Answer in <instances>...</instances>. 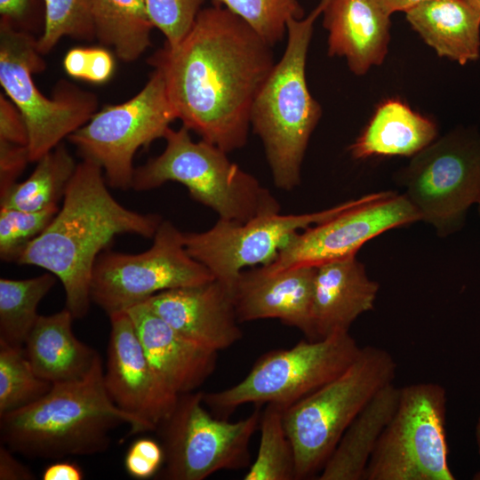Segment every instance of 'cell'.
<instances>
[{"instance_id":"obj_1","label":"cell","mask_w":480,"mask_h":480,"mask_svg":"<svg viewBox=\"0 0 480 480\" xmlns=\"http://www.w3.org/2000/svg\"><path fill=\"white\" fill-rule=\"evenodd\" d=\"M272 47L214 4L200 11L177 46L164 45L148 62L183 126L229 153L247 142L253 100L276 63Z\"/></svg>"},{"instance_id":"obj_2","label":"cell","mask_w":480,"mask_h":480,"mask_svg":"<svg viewBox=\"0 0 480 480\" xmlns=\"http://www.w3.org/2000/svg\"><path fill=\"white\" fill-rule=\"evenodd\" d=\"M162 219L119 204L107 188L100 166L83 159L66 189L63 203L45 230L30 242L17 263L43 268L60 280L66 308L75 318L89 311L94 264L122 234L151 238Z\"/></svg>"},{"instance_id":"obj_3","label":"cell","mask_w":480,"mask_h":480,"mask_svg":"<svg viewBox=\"0 0 480 480\" xmlns=\"http://www.w3.org/2000/svg\"><path fill=\"white\" fill-rule=\"evenodd\" d=\"M128 424L129 435L154 431L110 398L98 355L82 379L53 383L36 402L0 416L1 443L29 458L60 459L103 452L110 433Z\"/></svg>"},{"instance_id":"obj_4","label":"cell","mask_w":480,"mask_h":480,"mask_svg":"<svg viewBox=\"0 0 480 480\" xmlns=\"http://www.w3.org/2000/svg\"><path fill=\"white\" fill-rule=\"evenodd\" d=\"M327 3L320 0L308 16L288 20L284 54L251 109L250 124L263 143L274 184L286 191L300 182L304 155L322 114L308 87L306 62L315 21Z\"/></svg>"},{"instance_id":"obj_5","label":"cell","mask_w":480,"mask_h":480,"mask_svg":"<svg viewBox=\"0 0 480 480\" xmlns=\"http://www.w3.org/2000/svg\"><path fill=\"white\" fill-rule=\"evenodd\" d=\"M164 139L163 153L135 169L132 189L148 191L167 181L179 182L219 219L238 222L280 212L269 190L231 162L219 147L204 140L194 141L183 125L178 130L170 127Z\"/></svg>"},{"instance_id":"obj_6","label":"cell","mask_w":480,"mask_h":480,"mask_svg":"<svg viewBox=\"0 0 480 480\" xmlns=\"http://www.w3.org/2000/svg\"><path fill=\"white\" fill-rule=\"evenodd\" d=\"M397 364L386 349L361 348L339 376L284 411V423L292 444L297 479L320 472L341 436L385 386L394 381Z\"/></svg>"},{"instance_id":"obj_7","label":"cell","mask_w":480,"mask_h":480,"mask_svg":"<svg viewBox=\"0 0 480 480\" xmlns=\"http://www.w3.org/2000/svg\"><path fill=\"white\" fill-rule=\"evenodd\" d=\"M360 349L349 332L300 340L292 348L263 355L240 382L204 393L203 400L223 417L249 403L276 404L285 409L339 376Z\"/></svg>"},{"instance_id":"obj_8","label":"cell","mask_w":480,"mask_h":480,"mask_svg":"<svg viewBox=\"0 0 480 480\" xmlns=\"http://www.w3.org/2000/svg\"><path fill=\"white\" fill-rule=\"evenodd\" d=\"M447 396L434 382L400 388L396 409L364 480H454L445 429Z\"/></svg>"},{"instance_id":"obj_9","label":"cell","mask_w":480,"mask_h":480,"mask_svg":"<svg viewBox=\"0 0 480 480\" xmlns=\"http://www.w3.org/2000/svg\"><path fill=\"white\" fill-rule=\"evenodd\" d=\"M41 55L37 40L1 18L0 84L25 120L30 162L86 124L97 108L94 94L67 83H60L53 99L45 97L32 78L45 68Z\"/></svg>"},{"instance_id":"obj_10","label":"cell","mask_w":480,"mask_h":480,"mask_svg":"<svg viewBox=\"0 0 480 480\" xmlns=\"http://www.w3.org/2000/svg\"><path fill=\"white\" fill-rule=\"evenodd\" d=\"M404 194L420 220L445 236L460 230L480 197V135L458 127L412 156L402 171Z\"/></svg>"},{"instance_id":"obj_11","label":"cell","mask_w":480,"mask_h":480,"mask_svg":"<svg viewBox=\"0 0 480 480\" xmlns=\"http://www.w3.org/2000/svg\"><path fill=\"white\" fill-rule=\"evenodd\" d=\"M203 395H180L171 414L157 426L164 454L158 478L204 480L218 471L250 467V441L260 426V410L234 422L220 420L204 408Z\"/></svg>"},{"instance_id":"obj_12","label":"cell","mask_w":480,"mask_h":480,"mask_svg":"<svg viewBox=\"0 0 480 480\" xmlns=\"http://www.w3.org/2000/svg\"><path fill=\"white\" fill-rule=\"evenodd\" d=\"M175 119L164 77L154 69L139 93L95 112L68 139L83 159L100 166L108 185L127 190L132 188L136 151L164 138Z\"/></svg>"},{"instance_id":"obj_13","label":"cell","mask_w":480,"mask_h":480,"mask_svg":"<svg viewBox=\"0 0 480 480\" xmlns=\"http://www.w3.org/2000/svg\"><path fill=\"white\" fill-rule=\"evenodd\" d=\"M213 279L187 252L183 233L163 220L148 250L137 254L101 252L93 267L90 293L92 300L109 316L161 292Z\"/></svg>"},{"instance_id":"obj_14","label":"cell","mask_w":480,"mask_h":480,"mask_svg":"<svg viewBox=\"0 0 480 480\" xmlns=\"http://www.w3.org/2000/svg\"><path fill=\"white\" fill-rule=\"evenodd\" d=\"M365 197L316 212H270L245 222L219 219L206 231L183 233L185 247L216 280L233 291L245 268L269 264L293 234L337 216L359 204Z\"/></svg>"},{"instance_id":"obj_15","label":"cell","mask_w":480,"mask_h":480,"mask_svg":"<svg viewBox=\"0 0 480 480\" xmlns=\"http://www.w3.org/2000/svg\"><path fill=\"white\" fill-rule=\"evenodd\" d=\"M417 220H420V214L404 194L372 193L359 204L293 234L276 258L261 267L275 273L355 256L373 237Z\"/></svg>"},{"instance_id":"obj_16","label":"cell","mask_w":480,"mask_h":480,"mask_svg":"<svg viewBox=\"0 0 480 480\" xmlns=\"http://www.w3.org/2000/svg\"><path fill=\"white\" fill-rule=\"evenodd\" d=\"M108 316L107 391L121 410L147 422L155 431L171 414L179 396L154 370L129 314L122 311Z\"/></svg>"},{"instance_id":"obj_17","label":"cell","mask_w":480,"mask_h":480,"mask_svg":"<svg viewBox=\"0 0 480 480\" xmlns=\"http://www.w3.org/2000/svg\"><path fill=\"white\" fill-rule=\"evenodd\" d=\"M143 303L177 332L215 351L242 339L233 291L216 279L164 291Z\"/></svg>"},{"instance_id":"obj_18","label":"cell","mask_w":480,"mask_h":480,"mask_svg":"<svg viewBox=\"0 0 480 480\" xmlns=\"http://www.w3.org/2000/svg\"><path fill=\"white\" fill-rule=\"evenodd\" d=\"M316 267L298 266L275 273L262 267L243 270L233 293L239 323L275 318L316 340L313 327Z\"/></svg>"},{"instance_id":"obj_19","label":"cell","mask_w":480,"mask_h":480,"mask_svg":"<svg viewBox=\"0 0 480 480\" xmlns=\"http://www.w3.org/2000/svg\"><path fill=\"white\" fill-rule=\"evenodd\" d=\"M126 312L151 365L175 394L194 392L212 374L218 351L185 337L143 302Z\"/></svg>"},{"instance_id":"obj_20","label":"cell","mask_w":480,"mask_h":480,"mask_svg":"<svg viewBox=\"0 0 480 480\" xmlns=\"http://www.w3.org/2000/svg\"><path fill=\"white\" fill-rule=\"evenodd\" d=\"M378 292L379 284L368 277L356 255L316 266L313 299L316 340L348 332L359 316L372 309Z\"/></svg>"},{"instance_id":"obj_21","label":"cell","mask_w":480,"mask_h":480,"mask_svg":"<svg viewBox=\"0 0 480 480\" xmlns=\"http://www.w3.org/2000/svg\"><path fill=\"white\" fill-rule=\"evenodd\" d=\"M328 55L344 57L349 69L364 75L388 52L390 16L376 0H328L323 12Z\"/></svg>"},{"instance_id":"obj_22","label":"cell","mask_w":480,"mask_h":480,"mask_svg":"<svg viewBox=\"0 0 480 480\" xmlns=\"http://www.w3.org/2000/svg\"><path fill=\"white\" fill-rule=\"evenodd\" d=\"M74 318L67 308L50 316H39L24 345L35 372L52 384L84 378L99 355L75 336Z\"/></svg>"},{"instance_id":"obj_23","label":"cell","mask_w":480,"mask_h":480,"mask_svg":"<svg viewBox=\"0 0 480 480\" xmlns=\"http://www.w3.org/2000/svg\"><path fill=\"white\" fill-rule=\"evenodd\" d=\"M405 15L439 56L460 65L478 60L480 13L467 0H428Z\"/></svg>"},{"instance_id":"obj_24","label":"cell","mask_w":480,"mask_h":480,"mask_svg":"<svg viewBox=\"0 0 480 480\" xmlns=\"http://www.w3.org/2000/svg\"><path fill=\"white\" fill-rule=\"evenodd\" d=\"M400 388H382L345 430L326 460L318 480H364L369 460L391 420L399 400Z\"/></svg>"},{"instance_id":"obj_25","label":"cell","mask_w":480,"mask_h":480,"mask_svg":"<svg viewBox=\"0 0 480 480\" xmlns=\"http://www.w3.org/2000/svg\"><path fill=\"white\" fill-rule=\"evenodd\" d=\"M436 124L398 100L380 104L368 125L349 147L352 156H412L436 138Z\"/></svg>"},{"instance_id":"obj_26","label":"cell","mask_w":480,"mask_h":480,"mask_svg":"<svg viewBox=\"0 0 480 480\" xmlns=\"http://www.w3.org/2000/svg\"><path fill=\"white\" fill-rule=\"evenodd\" d=\"M95 36L123 61L137 60L150 45L154 28L144 0H90Z\"/></svg>"},{"instance_id":"obj_27","label":"cell","mask_w":480,"mask_h":480,"mask_svg":"<svg viewBox=\"0 0 480 480\" xmlns=\"http://www.w3.org/2000/svg\"><path fill=\"white\" fill-rule=\"evenodd\" d=\"M77 164L63 144L36 161L30 176L0 195V207L38 212L63 199Z\"/></svg>"},{"instance_id":"obj_28","label":"cell","mask_w":480,"mask_h":480,"mask_svg":"<svg viewBox=\"0 0 480 480\" xmlns=\"http://www.w3.org/2000/svg\"><path fill=\"white\" fill-rule=\"evenodd\" d=\"M56 280L51 272L22 280L0 279V340L24 348L39 317L37 307Z\"/></svg>"},{"instance_id":"obj_29","label":"cell","mask_w":480,"mask_h":480,"mask_svg":"<svg viewBox=\"0 0 480 480\" xmlns=\"http://www.w3.org/2000/svg\"><path fill=\"white\" fill-rule=\"evenodd\" d=\"M284 411L278 404H267L261 412L260 445L244 480L297 479L295 453L284 427Z\"/></svg>"},{"instance_id":"obj_30","label":"cell","mask_w":480,"mask_h":480,"mask_svg":"<svg viewBox=\"0 0 480 480\" xmlns=\"http://www.w3.org/2000/svg\"><path fill=\"white\" fill-rule=\"evenodd\" d=\"M52 388L35 372L24 348L0 340V416L36 402Z\"/></svg>"},{"instance_id":"obj_31","label":"cell","mask_w":480,"mask_h":480,"mask_svg":"<svg viewBox=\"0 0 480 480\" xmlns=\"http://www.w3.org/2000/svg\"><path fill=\"white\" fill-rule=\"evenodd\" d=\"M244 20L268 44L274 46L286 35L291 19L303 18L299 0H213Z\"/></svg>"},{"instance_id":"obj_32","label":"cell","mask_w":480,"mask_h":480,"mask_svg":"<svg viewBox=\"0 0 480 480\" xmlns=\"http://www.w3.org/2000/svg\"><path fill=\"white\" fill-rule=\"evenodd\" d=\"M44 28L37 39L41 54L48 53L64 36L91 40L95 36L90 0H44Z\"/></svg>"},{"instance_id":"obj_33","label":"cell","mask_w":480,"mask_h":480,"mask_svg":"<svg viewBox=\"0 0 480 480\" xmlns=\"http://www.w3.org/2000/svg\"><path fill=\"white\" fill-rule=\"evenodd\" d=\"M58 211V205L38 212L0 207L2 260L17 262L28 244L45 230Z\"/></svg>"},{"instance_id":"obj_34","label":"cell","mask_w":480,"mask_h":480,"mask_svg":"<svg viewBox=\"0 0 480 480\" xmlns=\"http://www.w3.org/2000/svg\"><path fill=\"white\" fill-rule=\"evenodd\" d=\"M205 0H144L153 26L165 36L164 45L174 48L192 28Z\"/></svg>"},{"instance_id":"obj_35","label":"cell","mask_w":480,"mask_h":480,"mask_svg":"<svg viewBox=\"0 0 480 480\" xmlns=\"http://www.w3.org/2000/svg\"><path fill=\"white\" fill-rule=\"evenodd\" d=\"M161 444L151 438H139L128 449L124 458L127 473L137 479H147L156 475L164 464Z\"/></svg>"},{"instance_id":"obj_36","label":"cell","mask_w":480,"mask_h":480,"mask_svg":"<svg viewBox=\"0 0 480 480\" xmlns=\"http://www.w3.org/2000/svg\"><path fill=\"white\" fill-rule=\"evenodd\" d=\"M28 162L27 146L0 140V195L16 183Z\"/></svg>"},{"instance_id":"obj_37","label":"cell","mask_w":480,"mask_h":480,"mask_svg":"<svg viewBox=\"0 0 480 480\" xmlns=\"http://www.w3.org/2000/svg\"><path fill=\"white\" fill-rule=\"evenodd\" d=\"M0 140L28 145V132L20 111L3 94L0 95Z\"/></svg>"},{"instance_id":"obj_38","label":"cell","mask_w":480,"mask_h":480,"mask_svg":"<svg viewBox=\"0 0 480 480\" xmlns=\"http://www.w3.org/2000/svg\"><path fill=\"white\" fill-rule=\"evenodd\" d=\"M114 59L104 48H85L82 79L91 83L107 82L114 71Z\"/></svg>"},{"instance_id":"obj_39","label":"cell","mask_w":480,"mask_h":480,"mask_svg":"<svg viewBox=\"0 0 480 480\" xmlns=\"http://www.w3.org/2000/svg\"><path fill=\"white\" fill-rule=\"evenodd\" d=\"M2 444V443H1ZM12 452L4 444L0 446V479L1 480H32L34 473L20 462Z\"/></svg>"},{"instance_id":"obj_40","label":"cell","mask_w":480,"mask_h":480,"mask_svg":"<svg viewBox=\"0 0 480 480\" xmlns=\"http://www.w3.org/2000/svg\"><path fill=\"white\" fill-rule=\"evenodd\" d=\"M43 480H82L83 469L74 462L59 461L47 466L42 474Z\"/></svg>"},{"instance_id":"obj_41","label":"cell","mask_w":480,"mask_h":480,"mask_svg":"<svg viewBox=\"0 0 480 480\" xmlns=\"http://www.w3.org/2000/svg\"><path fill=\"white\" fill-rule=\"evenodd\" d=\"M29 6V0H0L1 18L18 21L24 18Z\"/></svg>"},{"instance_id":"obj_42","label":"cell","mask_w":480,"mask_h":480,"mask_svg":"<svg viewBox=\"0 0 480 480\" xmlns=\"http://www.w3.org/2000/svg\"><path fill=\"white\" fill-rule=\"evenodd\" d=\"M380 7L389 16L396 12H404L413 9L428 0H376Z\"/></svg>"},{"instance_id":"obj_43","label":"cell","mask_w":480,"mask_h":480,"mask_svg":"<svg viewBox=\"0 0 480 480\" xmlns=\"http://www.w3.org/2000/svg\"><path fill=\"white\" fill-rule=\"evenodd\" d=\"M476 443L477 445L478 453L480 455V415L478 416L475 428Z\"/></svg>"},{"instance_id":"obj_44","label":"cell","mask_w":480,"mask_h":480,"mask_svg":"<svg viewBox=\"0 0 480 480\" xmlns=\"http://www.w3.org/2000/svg\"><path fill=\"white\" fill-rule=\"evenodd\" d=\"M480 13V0H467Z\"/></svg>"},{"instance_id":"obj_45","label":"cell","mask_w":480,"mask_h":480,"mask_svg":"<svg viewBox=\"0 0 480 480\" xmlns=\"http://www.w3.org/2000/svg\"><path fill=\"white\" fill-rule=\"evenodd\" d=\"M473 478L476 479V480H480V471L477 472V473L474 476Z\"/></svg>"},{"instance_id":"obj_46","label":"cell","mask_w":480,"mask_h":480,"mask_svg":"<svg viewBox=\"0 0 480 480\" xmlns=\"http://www.w3.org/2000/svg\"><path fill=\"white\" fill-rule=\"evenodd\" d=\"M477 207H478V213H479V216H480V197H479V200L477 202Z\"/></svg>"}]
</instances>
